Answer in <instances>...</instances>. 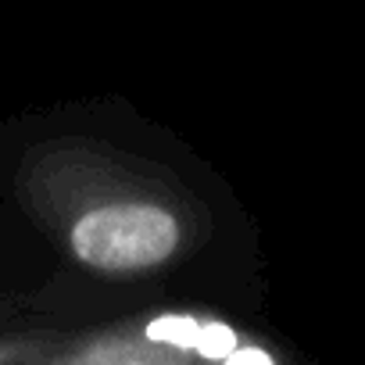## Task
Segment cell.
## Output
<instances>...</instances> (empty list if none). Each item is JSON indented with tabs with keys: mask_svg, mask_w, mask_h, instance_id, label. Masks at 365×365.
Returning a JSON list of instances; mask_svg holds the SVG:
<instances>
[{
	"mask_svg": "<svg viewBox=\"0 0 365 365\" xmlns=\"http://www.w3.org/2000/svg\"><path fill=\"white\" fill-rule=\"evenodd\" d=\"M179 244V222L154 205H108L72 230L79 262L104 272H133L165 262Z\"/></svg>",
	"mask_w": 365,
	"mask_h": 365,
	"instance_id": "1",
	"label": "cell"
}]
</instances>
